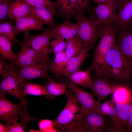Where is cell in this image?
Instances as JSON below:
<instances>
[{
  "label": "cell",
  "mask_w": 132,
  "mask_h": 132,
  "mask_svg": "<svg viewBox=\"0 0 132 132\" xmlns=\"http://www.w3.org/2000/svg\"><path fill=\"white\" fill-rule=\"evenodd\" d=\"M132 74V64L115 44L105 56L99 78L125 81Z\"/></svg>",
  "instance_id": "6da1fadb"
},
{
  "label": "cell",
  "mask_w": 132,
  "mask_h": 132,
  "mask_svg": "<svg viewBox=\"0 0 132 132\" xmlns=\"http://www.w3.org/2000/svg\"><path fill=\"white\" fill-rule=\"evenodd\" d=\"M117 34L113 22L104 23L101 25L100 41L95 49L93 60L90 66L97 78L100 77L105 56L115 44Z\"/></svg>",
  "instance_id": "7a4b0ae2"
},
{
  "label": "cell",
  "mask_w": 132,
  "mask_h": 132,
  "mask_svg": "<svg viewBox=\"0 0 132 132\" xmlns=\"http://www.w3.org/2000/svg\"><path fill=\"white\" fill-rule=\"evenodd\" d=\"M74 17L78 26L75 37L81 42L83 48L89 51L100 38L101 25L98 23L95 18L88 17L84 13L76 12Z\"/></svg>",
  "instance_id": "3957f363"
},
{
  "label": "cell",
  "mask_w": 132,
  "mask_h": 132,
  "mask_svg": "<svg viewBox=\"0 0 132 132\" xmlns=\"http://www.w3.org/2000/svg\"><path fill=\"white\" fill-rule=\"evenodd\" d=\"M75 114L65 107L59 115L52 120L56 132H88L84 120V110Z\"/></svg>",
  "instance_id": "277c9868"
},
{
  "label": "cell",
  "mask_w": 132,
  "mask_h": 132,
  "mask_svg": "<svg viewBox=\"0 0 132 132\" xmlns=\"http://www.w3.org/2000/svg\"><path fill=\"white\" fill-rule=\"evenodd\" d=\"M52 27L44 29L42 33L36 35H32L27 32L24 33L23 41L20 44L21 47H32L43 60L49 64L52 62L49 56L51 52L50 40Z\"/></svg>",
  "instance_id": "5b68a950"
},
{
  "label": "cell",
  "mask_w": 132,
  "mask_h": 132,
  "mask_svg": "<svg viewBox=\"0 0 132 132\" xmlns=\"http://www.w3.org/2000/svg\"><path fill=\"white\" fill-rule=\"evenodd\" d=\"M2 78L0 84V91L19 99L20 102L27 105L23 92V88L25 83L16 72L8 65L0 74Z\"/></svg>",
  "instance_id": "8992f818"
},
{
  "label": "cell",
  "mask_w": 132,
  "mask_h": 132,
  "mask_svg": "<svg viewBox=\"0 0 132 132\" xmlns=\"http://www.w3.org/2000/svg\"><path fill=\"white\" fill-rule=\"evenodd\" d=\"M113 102L116 105V114L113 118L109 119L104 131L128 132V122L132 115V104L123 102Z\"/></svg>",
  "instance_id": "52a82bcc"
},
{
  "label": "cell",
  "mask_w": 132,
  "mask_h": 132,
  "mask_svg": "<svg viewBox=\"0 0 132 132\" xmlns=\"http://www.w3.org/2000/svg\"><path fill=\"white\" fill-rule=\"evenodd\" d=\"M6 95L0 91V120L8 125H12L18 122L27 105L21 102L15 104L7 99Z\"/></svg>",
  "instance_id": "ba28073f"
},
{
  "label": "cell",
  "mask_w": 132,
  "mask_h": 132,
  "mask_svg": "<svg viewBox=\"0 0 132 132\" xmlns=\"http://www.w3.org/2000/svg\"><path fill=\"white\" fill-rule=\"evenodd\" d=\"M117 11L113 22L117 34L125 32L132 26V0H115Z\"/></svg>",
  "instance_id": "9c48e42d"
},
{
  "label": "cell",
  "mask_w": 132,
  "mask_h": 132,
  "mask_svg": "<svg viewBox=\"0 0 132 132\" xmlns=\"http://www.w3.org/2000/svg\"><path fill=\"white\" fill-rule=\"evenodd\" d=\"M115 0H106L97 5L96 7L90 6L87 10L91 14L90 17L95 18L98 23L113 22L115 19L117 11Z\"/></svg>",
  "instance_id": "30bf717a"
},
{
  "label": "cell",
  "mask_w": 132,
  "mask_h": 132,
  "mask_svg": "<svg viewBox=\"0 0 132 132\" xmlns=\"http://www.w3.org/2000/svg\"><path fill=\"white\" fill-rule=\"evenodd\" d=\"M21 47L14 60L9 63L10 67L15 69L42 63L49 64L45 62L31 46Z\"/></svg>",
  "instance_id": "8fae6325"
},
{
  "label": "cell",
  "mask_w": 132,
  "mask_h": 132,
  "mask_svg": "<svg viewBox=\"0 0 132 132\" xmlns=\"http://www.w3.org/2000/svg\"><path fill=\"white\" fill-rule=\"evenodd\" d=\"M49 64L42 63L32 65L14 70L25 83L32 79L42 78L51 81H54L49 75Z\"/></svg>",
  "instance_id": "7c38bea8"
},
{
  "label": "cell",
  "mask_w": 132,
  "mask_h": 132,
  "mask_svg": "<svg viewBox=\"0 0 132 132\" xmlns=\"http://www.w3.org/2000/svg\"><path fill=\"white\" fill-rule=\"evenodd\" d=\"M81 107L84 110L85 124L88 132H101L104 131L109 120L106 116Z\"/></svg>",
  "instance_id": "4fadbf2b"
},
{
  "label": "cell",
  "mask_w": 132,
  "mask_h": 132,
  "mask_svg": "<svg viewBox=\"0 0 132 132\" xmlns=\"http://www.w3.org/2000/svg\"><path fill=\"white\" fill-rule=\"evenodd\" d=\"M68 83V87L73 91L76 100L81 107L100 113V107L101 104L100 102L96 100L92 95L79 86L69 81Z\"/></svg>",
  "instance_id": "5bb4252c"
},
{
  "label": "cell",
  "mask_w": 132,
  "mask_h": 132,
  "mask_svg": "<svg viewBox=\"0 0 132 132\" xmlns=\"http://www.w3.org/2000/svg\"><path fill=\"white\" fill-rule=\"evenodd\" d=\"M118 83L110 81L106 78H98L92 79L90 88L101 102L107 96L112 94Z\"/></svg>",
  "instance_id": "9a60e30c"
},
{
  "label": "cell",
  "mask_w": 132,
  "mask_h": 132,
  "mask_svg": "<svg viewBox=\"0 0 132 132\" xmlns=\"http://www.w3.org/2000/svg\"><path fill=\"white\" fill-rule=\"evenodd\" d=\"M78 27L76 22L73 23L66 19L63 23L52 27L51 39L61 38L67 40L74 38L77 33Z\"/></svg>",
  "instance_id": "2e32d148"
},
{
  "label": "cell",
  "mask_w": 132,
  "mask_h": 132,
  "mask_svg": "<svg viewBox=\"0 0 132 132\" xmlns=\"http://www.w3.org/2000/svg\"><path fill=\"white\" fill-rule=\"evenodd\" d=\"M14 26L16 34L22 32L37 30L43 31V24L32 14L14 21Z\"/></svg>",
  "instance_id": "e0dca14e"
},
{
  "label": "cell",
  "mask_w": 132,
  "mask_h": 132,
  "mask_svg": "<svg viewBox=\"0 0 132 132\" xmlns=\"http://www.w3.org/2000/svg\"><path fill=\"white\" fill-rule=\"evenodd\" d=\"M58 10L54 8L43 6L31 7V13L42 24L49 27L56 25L54 20V15L57 13Z\"/></svg>",
  "instance_id": "ac0fdd59"
},
{
  "label": "cell",
  "mask_w": 132,
  "mask_h": 132,
  "mask_svg": "<svg viewBox=\"0 0 132 132\" xmlns=\"http://www.w3.org/2000/svg\"><path fill=\"white\" fill-rule=\"evenodd\" d=\"M89 50L83 48L79 52L71 57L61 74V76L66 77L69 75L80 70L85 60L90 56Z\"/></svg>",
  "instance_id": "d6986e66"
},
{
  "label": "cell",
  "mask_w": 132,
  "mask_h": 132,
  "mask_svg": "<svg viewBox=\"0 0 132 132\" xmlns=\"http://www.w3.org/2000/svg\"><path fill=\"white\" fill-rule=\"evenodd\" d=\"M31 13V7L22 0H12L8 16L14 21Z\"/></svg>",
  "instance_id": "ffe728a7"
},
{
  "label": "cell",
  "mask_w": 132,
  "mask_h": 132,
  "mask_svg": "<svg viewBox=\"0 0 132 132\" xmlns=\"http://www.w3.org/2000/svg\"><path fill=\"white\" fill-rule=\"evenodd\" d=\"M118 46L123 54L132 64V27L128 30L117 34Z\"/></svg>",
  "instance_id": "44dd1931"
},
{
  "label": "cell",
  "mask_w": 132,
  "mask_h": 132,
  "mask_svg": "<svg viewBox=\"0 0 132 132\" xmlns=\"http://www.w3.org/2000/svg\"><path fill=\"white\" fill-rule=\"evenodd\" d=\"M91 70L90 66L86 70L77 71L66 77L69 82L81 86L84 88L90 89L93 79L91 77L90 73Z\"/></svg>",
  "instance_id": "7402d4cb"
},
{
  "label": "cell",
  "mask_w": 132,
  "mask_h": 132,
  "mask_svg": "<svg viewBox=\"0 0 132 132\" xmlns=\"http://www.w3.org/2000/svg\"><path fill=\"white\" fill-rule=\"evenodd\" d=\"M54 61L49 65V71L54 74L55 78L60 79L61 74L65 68L68 60L65 51L55 55Z\"/></svg>",
  "instance_id": "603a6c76"
},
{
  "label": "cell",
  "mask_w": 132,
  "mask_h": 132,
  "mask_svg": "<svg viewBox=\"0 0 132 132\" xmlns=\"http://www.w3.org/2000/svg\"><path fill=\"white\" fill-rule=\"evenodd\" d=\"M111 99L132 104V89L127 85L118 83L113 93Z\"/></svg>",
  "instance_id": "cb8c5ba5"
},
{
  "label": "cell",
  "mask_w": 132,
  "mask_h": 132,
  "mask_svg": "<svg viewBox=\"0 0 132 132\" xmlns=\"http://www.w3.org/2000/svg\"><path fill=\"white\" fill-rule=\"evenodd\" d=\"M16 43L14 40L5 37L0 36V53L8 61L11 62L15 59L16 54L12 50V45Z\"/></svg>",
  "instance_id": "d4e9b609"
},
{
  "label": "cell",
  "mask_w": 132,
  "mask_h": 132,
  "mask_svg": "<svg viewBox=\"0 0 132 132\" xmlns=\"http://www.w3.org/2000/svg\"><path fill=\"white\" fill-rule=\"evenodd\" d=\"M27 108H26L24 110L20 117L21 120L19 122H17L12 125H9L6 124L8 132H25L27 130V126L30 122L40 120L30 116L27 112Z\"/></svg>",
  "instance_id": "484cf974"
},
{
  "label": "cell",
  "mask_w": 132,
  "mask_h": 132,
  "mask_svg": "<svg viewBox=\"0 0 132 132\" xmlns=\"http://www.w3.org/2000/svg\"><path fill=\"white\" fill-rule=\"evenodd\" d=\"M22 92L24 96L27 95L37 96L45 95L50 99H53L48 93L45 87L33 82H25L23 87Z\"/></svg>",
  "instance_id": "4316f807"
},
{
  "label": "cell",
  "mask_w": 132,
  "mask_h": 132,
  "mask_svg": "<svg viewBox=\"0 0 132 132\" xmlns=\"http://www.w3.org/2000/svg\"><path fill=\"white\" fill-rule=\"evenodd\" d=\"M68 83L63 81L56 83L54 81L48 80L45 87L49 94L54 99L55 96L65 94L68 87Z\"/></svg>",
  "instance_id": "83f0119b"
},
{
  "label": "cell",
  "mask_w": 132,
  "mask_h": 132,
  "mask_svg": "<svg viewBox=\"0 0 132 132\" xmlns=\"http://www.w3.org/2000/svg\"><path fill=\"white\" fill-rule=\"evenodd\" d=\"M67 45L65 51L68 60L71 57L79 52L83 48L81 42L75 37L66 40Z\"/></svg>",
  "instance_id": "f1b7e54d"
},
{
  "label": "cell",
  "mask_w": 132,
  "mask_h": 132,
  "mask_svg": "<svg viewBox=\"0 0 132 132\" xmlns=\"http://www.w3.org/2000/svg\"><path fill=\"white\" fill-rule=\"evenodd\" d=\"M56 2L60 8L57 13V17H65L66 20H69L72 17L74 16L76 11L70 6L69 0H57Z\"/></svg>",
  "instance_id": "f546056e"
},
{
  "label": "cell",
  "mask_w": 132,
  "mask_h": 132,
  "mask_svg": "<svg viewBox=\"0 0 132 132\" xmlns=\"http://www.w3.org/2000/svg\"><path fill=\"white\" fill-rule=\"evenodd\" d=\"M16 35L11 19L10 18L7 22H0V36L11 39L20 44L21 43L17 40L15 37Z\"/></svg>",
  "instance_id": "4dcf8cb0"
},
{
  "label": "cell",
  "mask_w": 132,
  "mask_h": 132,
  "mask_svg": "<svg viewBox=\"0 0 132 132\" xmlns=\"http://www.w3.org/2000/svg\"><path fill=\"white\" fill-rule=\"evenodd\" d=\"M100 111V114L108 116L110 118H112L116 113L115 104L112 99L107 100L101 104Z\"/></svg>",
  "instance_id": "1f68e13d"
},
{
  "label": "cell",
  "mask_w": 132,
  "mask_h": 132,
  "mask_svg": "<svg viewBox=\"0 0 132 132\" xmlns=\"http://www.w3.org/2000/svg\"><path fill=\"white\" fill-rule=\"evenodd\" d=\"M67 45V41L61 38H54L50 42V48L51 52L55 55L64 51Z\"/></svg>",
  "instance_id": "d6a6232c"
},
{
  "label": "cell",
  "mask_w": 132,
  "mask_h": 132,
  "mask_svg": "<svg viewBox=\"0 0 132 132\" xmlns=\"http://www.w3.org/2000/svg\"><path fill=\"white\" fill-rule=\"evenodd\" d=\"M70 5L76 12L84 13L90 7L89 0H69Z\"/></svg>",
  "instance_id": "836d02e7"
},
{
  "label": "cell",
  "mask_w": 132,
  "mask_h": 132,
  "mask_svg": "<svg viewBox=\"0 0 132 132\" xmlns=\"http://www.w3.org/2000/svg\"><path fill=\"white\" fill-rule=\"evenodd\" d=\"M31 7L43 6L54 8L58 10L59 8L56 2L49 0H22Z\"/></svg>",
  "instance_id": "e575fe53"
},
{
  "label": "cell",
  "mask_w": 132,
  "mask_h": 132,
  "mask_svg": "<svg viewBox=\"0 0 132 132\" xmlns=\"http://www.w3.org/2000/svg\"><path fill=\"white\" fill-rule=\"evenodd\" d=\"M38 121L40 132H56L54 129L52 120L43 119L39 120Z\"/></svg>",
  "instance_id": "d590c367"
},
{
  "label": "cell",
  "mask_w": 132,
  "mask_h": 132,
  "mask_svg": "<svg viewBox=\"0 0 132 132\" xmlns=\"http://www.w3.org/2000/svg\"><path fill=\"white\" fill-rule=\"evenodd\" d=\"M11 0H3L0 1V22H4L6 19L9 10Z\"/></svg>",
  "instance_id": "8d00e7d4"
},
{
  "label": "cell",
  "mask_w": 132,
  "mask_h": 132,
  "mask_svg": "<svg viewBox=\"0 0 132 132\" xmlns=\"http://www.w3.org/2000/svg\"><path fill=\"white\" fill-rule=\"evenodd\" d=\"M6 59L4 57L1 56L0 58V74L4 70L8 67L9 63H7Z\"/></svg>",
  "instance_id": "74e56055"
},
{
  "label": "cell",
  "mask_w": 132,
  "mask_h": 132,
  "mask_svg": "<svg viewBox=\"0 0 132 132\" xmlns=\"http://www.w3.org/2000/svg\"><path fill=\"white\" fill-rule=\"evenodd\" d=\"M128 132H132V115L130 117L128 122Z\"/></svg>",
  "instance_id": "f35d334b"
},
{
  "label": "cell",
  "mask_w": 132,
  "mask_h": 132,
  "mask_svg": "<svg viewBox=\"0 0 132 132\" xmlns=\"http://www.w3.org/2000/svg\"><path fill=\"white\" fill-rule=\"evenodd\" d=\"M0 132H8V129L6 125H4L1 123H0Z\"/></svg>",
  "instance_id": "ab89813d"
},
{
  "label": "cell",
  "mask_w": 132,
  "mask_h": 132,
  "mask_svg": "<svg viewBox=\"0 0 132 132\" xmlns=\"http://www.w3.org/2000/svg\"><path fill=\"white\" fill-rule=\"evenodd\" d=\"M106 0H93V1L94 4L98 5Z\"/></svg>",
  "instance_id": "60d3db41"
},
{
  "label": "cell",
  "mask_w": 132,
  "mask_h": 132,
  "mask_svg": "<svg viewBox=\"0 0 132 132\" xmlns=\"http://www.w3.org/2000/svg\"><path fill=\"white\" fill-rule=\"evenodd\" d=\"M3 0H0V1H2Z\"/></svg>",
  "instance_id": "b9f144b4"
},
{
  "label": "cell",
  "mask_w": 132,
  "mask_h": 132,
  "mask_svg": "<svg viewBox=\"0 0 132 132\" xmlns=\"http://www.w3.org/2000/svg\"><path fill=\"white\" fill-rule=\"evenodd\" d=\"M131 27H132V26Z\"/></svg>",
  "instance_id": "7bdbcfd3"
}]
</instances>
